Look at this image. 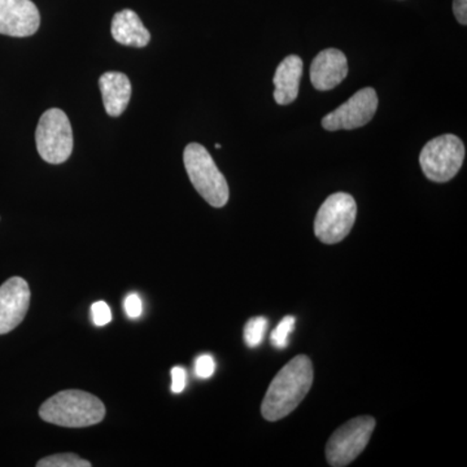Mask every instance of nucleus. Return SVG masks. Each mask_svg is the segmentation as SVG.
Here are the masks:
<instances>
[{
    "instance_id": "2eb2a0df",
    "label": "nucleus",
    "mask_w": 467,
    "mask_h": 467,
    "mask_svg": "<svg viewBox=\"0 0 467 467\" xmlns=\"http://www.w3.org/2000/svg\"><path fill=\"white\" fill-rule=\"evenodd\" d=\"M267 330L265 317H254L247 322L244 327V342L250 348H256L263 343Z\"/></svg>"
},
{
    "instance_id": "4468645a",
    "label": "nucleus",
    "mask_w": 467,
    "mask_h": 467,
    "mask_svg": "<svg viewBox=\"0 0 467 467\" xmlns=\"http://www.w3.org/2000/svg\"><path fill=\"white\" fill-rule=\"evenodd\" d=\"M113 39L122 46L143 48L150 41V34L142 20L131 9L117 12L110 26Z\"/></svg>"
},
{
    "instance_id": "4be33fe9",
    "label": "nucleus",
    "mask_w": 467,
    "mask_h": 467,
    "mask_svg": "<svg viewBox=\"0 0 467 467\" xmlns=\"http://www.w3.org/2000/svg\"><path fill=\"white\" fill-rule=\"evenodd\" d=\"M453 12L461 26H466L467 0H453Z\"/></svg>"
},
{
    "instance_id": "39448f33",
    "label": "nucleus",
    "mask_w": 467,
    "mask_h": 467,
    "mask_svg": "<svg viewBox=\"0 0 467 467\" xmlns=\"http://www.w3.org/2000/svg\"><path fill=\"white\" fill-rule=\"evenodd\" d=\"M36 150L48 164H63L73 152V131L63 110L51 109L43 113L36 131Z\"/></svg>"
},
{
    "instance_id": "dca6fc26",
    "label": "nucleus",
    "mask_w": 467,
    "mask_h": 467,
    "mask_svg": "<svg viewBox=\"0 0 467 467\" xmlns=\"http://www.w3.org/2000/svg\"><path fill=\"white\" fill-rule=\"evenodd\" d=\"M38 467H90L88 461L79 459L75 453H60L46 457L36 463Z\"/></svg>"
},
{
    "instance_id": "aec40b11",
    "label": "nucleus",
    "mask_w": 467,
    "mask_h": 467,
    "mask_svg": "<svg viewBox=\"0 0 467 467\" xmlns=\"http://www.w3.org/2000/svg\"><path fill=\"white\" fill-rule=\"evenodd\" d=\"M124 306L128 317L134 319L142 315V300H140V297L138 296L137 294L128 295V297L125 299Z\"/></svg>"
},
{
    "instance_id": "ddd939ff",
    "label": "nucleus",
    "mask_w": 467,
    "mask_h": 467,
    "mask_svg": "<svg viewBox=\"0 0 467 467\" xmlns=\"http://www.w3.org/2000/svg\"><path fill=\"white\" fill-rule=\"evenodd\" d=\"M104 109L110 117H119L128 109L131 98L130 79L124 73H104L99 79Z\"/></svg>"
},
{
    "instance_id": "7ed1b4c3",
    "label": "nucleus",
    "mask_w": 467,
    "mask_h": 467,
    "mask_svg": "<svg viewBox=\"0 0 467 467\" xmlns=\"http://www.w3.org/2000/svg\"><path fill=\"white\" fill-rule=\"evenodd\" d=\"M184 168L196 192L214 208L229 202V184L217 168L211 153L199 143H190L183 152Z\"/></svg>"
},
{
    "instance_id": "0eeeda50",
    "label": "nucleus",
    "mask_w": 467,
    "mask_h": 467,
    "mask_svg": "<svg viewBox=\"0 0 467 467\" xmlns=\"http://www.w3.org/2000/svg\"><path fill=\"white\" fill-rule=\"evenodd\" d=\"M373 417L362 416L353 418L331 435L326 445V460L334 467L348 466L365 448L376 429Z\"/></svg>"
},
{
    "instance_id": "6e6552de",
    "label": "nucleus",
    "mask_w": 467,
    "mask_h": 467,
    "mask_svg": "<svg viewBox=\"0 0 467 467\" xmlns=\"http://www.w3.org/2000/svg\"><path fill=\"white\" fill-rule=\"evenodd\" d=\"M378 109L377 91L365 88L356 92L350 99L322 119L325 130H353L362 128L373 119Z\"/></svg>"
},
{
    "instance_id": "1a4fd4ad",
    "label": "nucleus",
    "mask_w": 467,
    "mask_h": 467,
    "mask_svg": "<svg viewBox=\"0 0 467 467\" xmlns=\"http://www.w3.org/2000/svg\"><path fill=\"white\" fill-rule=\"evenodd\" d=\"M30 306L29 285L20 276H12L0 285V335L11 333L26 318Z\"/></svg>"
},
{
    "instance_id": "f8f14e48",
    "label": "nucleus",
    "mask_w": 467,
    "mask_h": 467,
    "mask_svg": "<svg viewBox=\"0 0 467 467\" xmlns=\"http://www.w3.org/2000/svg\"><path fill=\"white\" fill-rule=\"evenodd\" d=\"M303 60L297 55H290L276 67L275 78V100L279 106H288L296 100L303 76Z\"/></svg>"
},
{
    "instance_id": "6ab92c4d",
    "label": "nucleus",
    "mask_w": 467,
    "mask_h": 467,
    "mask_svg": "<svg viewBox=\"0 0 467 467\" xmlns=\"http://www.w3.org/2000/svg\"><path fill=\"white\" fill-rule=\"evenodd\" d=\"M214 370H216V362L211 355L199 356L195 362L196 377L201 378V379H208V378L213 376Z\"/></svg>"
},
{
    "instance_id": "a211bd4d",
    "label": "nucleus",
    "mask_w": 467,
    "mask_h": 467,
    "mask_svg": "<svg viewBox=\"0 0 467 467\" xmlns=\"http://www.w3.org/2000/svg\"><path fill=\"white\" fill-rule=\"evenodd\" d=\"M92 321L98 326V327H103V326L109 325L112 321V312L109 304L104 301H97L92 304L91 308Z\"/></svg>"
},
{
    "instance_id": "423d86ee",
    "label": "nucleus",
    "mask_w": 467,
    "mask_h": 467,
    "mask_svg": "<svg viewBox=\"0 0 467 467\" xmlns=\"http://www.w3.org/2000/svg\"><path fill=\"white\" fill-rule=\"evenodd\" d=\"M358 216V204L352 195L337 192L328 196L315 221L316 236L325 244H337L348 236Z\"/></svg>"
},
{
    "instance_id": "f03ea898",
    "label": "nucleus",
    "mask_w": 467,
    "mask_h": 467,
    "mask_svg": "<svg viewBox=\"0 0 467 467\" xmlns=\"http://www.w3.org/2000/svg\"><path fill=\"white\" fill-rule=\"evenodd\" d=\"M39 416L52 425L81 429L100 423L106 417V407L91 393L67 389L48 399L39 409Z\"/></svg>"
},
{
    "instance_id": "f3484780",
    "label": "nucleus",
    "mask_w": 467,
    "mask_h": 467,
    "mask_svg": "<svg viewBox=\"0 0 467 467\" xmlns=\"http://www.w3.org/2000/svg\"><path fill=\"white\" fill-rule=\"evenodd\" d=\"M295 325H296V319L294 316H287L279 322L278 326L273 330L272 337H270V342L275 348L284 349L288 346Z\"/></svg>"
},
{
    "instance_id": "f257e3e1",
    "label": "nucleus",
    "mask_w": 467,
    "mask_h": 467,
    "mask_svg": "<svg viewBox=\"0 0 467 467\" xmlns=\"http://www.w3.org/2000/svg\"><path fill=\"white\" fill-rule=\"evenodd\" d=\"M313 376L309 358L300 355L292 358L270 383L261 405L263 417L269 422H275L292 413L308 395Z\"/></svg>"
},
{
    "instance_id": "412c9836",
    "label": "nucleus",
    "mask_w": 467,
    "mask_h": 467,
    "mask_svg": "<svg viewBox=\"0 0 467 467\" xmlns=\"http://www.w3.org/2000/svg\"><path fill=\"white\" fill-rule=\"evenodd\" d=\"M187 383L186 370L181 367L171 368V391L181 393L183 391Z\"/></svg>"
},
{
    "instance_id": "9d476101",
    "label": "nucleus",
    "mask_w": 467,
    "mask_h": 467,
    "mask_svg": "<svg viewBox=\"0 0 467 467\" xmlns=\"http://www.w3.org/2000/svg\"><path fill=\"white\" fill-rule=\"evenodd\" d=\"M41 15L32 0H0V34L24 38L38 32Z\"/></svg>"
},
{
    "instance_id": "9b49d317",
    "label": "nucleus",
    "mask_w": 467,
    "mask_h": 467,
    "mask_svg": "<svg viewBox=\"0 0 467 467\" xmlns=\"http://www.w3.org/2000/svg\"><path fill=\"white\" fill-rule=\"evenodd\" d=\"M348 76V60L337 48L319 52L310 66V82L318 91L333 90Z\"/></svg>"
},
{
    "instance_id": "20e7f679",
    "label": "nucleus",
    "mask_w": 467,
    "mask_h": 467,
    "mask_svg": "<svg viewBox=\"0 0 467 467\" xmlns=\"http://www.w3.org/2000/svg\"><path fill=\"white\" fill-rule=\"evenodd\" d=\"M465 160V146L456 135L434 138L423 147L420 165L427 180L445 183L456 177Z\"/></svg>"
}]
</instances>
